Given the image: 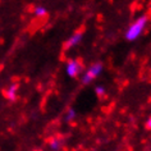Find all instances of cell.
Here are the masks:
<instances>
[{
	"instance_id": "cell-3",
	"label": "cell",
	"mask_w": 151,
	"mask_h": 151,
	"mask_svg": "<svg viewBox=\"0 0 151 151\" xmlns=\"http://www.w3.org/2000/svg\"><path fill=\"white\" fill-rule=\"evenodd\" d=\"M82 69V64L77 59H72L67 63V74L69 77H77Z\"/></svg>"
},
{
	"instance_id": "cell-1",
	"label": "cell",
	"mask_w": 151,
	"mask_h": 151,
	"mask_svg": "<svg viewBox=\"0 0 151 151\" xmlns=\"http://www.w3.org/2000/svg\"><path fill=\"white\" fill-rule=\"evenodd\" d=\"M146 23H147V17L146 16H142V17H139L138 19H136L133 23L128 27L127 32H126V39L129 40V41L136 40L139 35H141V32L143 31Z\"/></svg>"
},
{
	"instance_id": "cell-2",
	"label": "cell",
	"mask_w": 151,
	"mask_h": 151,
	"mask_svg": "<svg viewBox=\"0 0 151 151\" xmlns=\"http://www.w3.org/2000/svg\"><path fill=\"white\" fill-rule=\"evenodd\" d=\"M101 70H103V64L101 63H93L91 67L87 69V72L83 74V77L81 78V81H82V83L83 85H88V83H91V81L93 80V78H96L97 76H99L101 73Z\"/></svg>"
},
{
	"instance_id": "cell-9",
	"label": "cell",
	"mask_w": 151,
	"mask_h": 151,
	"mask_svg": "<svg viewBox=\"0 0 151 151\" xmlns=\"http://www.w3.org/2000/svg\"><path fill=\"white\" fill-rule=\"evenodd\" d=\"M95 92L97 96H103L104 95V87H101V86H97V87L95 88Z\"/></svg>"
},
{
	"instance_id": "cell-7",
	"label": "cell",
	"mask_w": 151,
	"mask_h": 151,
	"mask_svg": "<svg viewBox=\"0 0 151 151\" xmlns=\"http://www.w3.org/2000/svg\"><path fill=\"white\" fill-rule=\"evenodd\" d=\"M50 146H51L52 150H59L60 146H62V141H60V139H56V138H51Z\"/></svg>"
},
{
	"instance_id": "cell-6",
	"label": "cell",
	"mask_w": 151,
	"mask_h": 151,
	"mask_svg": "<svg viewBox=\"0 0 151 151\" xmlns=\"http://www.w3.org/2000/svg\"><path fill=\"white\" fill-rule=\"evenodd\" d=\"M36 17H45L47 14V10L44 8V6H36L35 10H33Z\"/></svg>"
},
{
	"instance_id": "cell-10",
	"label": "cell",
	"mask_w": 151,
	"mask_h": 151,
	"mask_svg": "<svg viewBox=\"0 0 151 151\" xmlns=\"http://www.w3.org/2000/svg\"><path fill=\"white\" fill-rule=\"evenodd\" d=\"M146 126H147V128H149V129H151V118L149 119V122H147Z\"/></svg>"
},
{
	"instance_id": "cell-8",
	"label": "cell",
	"mask_w": 151,
	"mask_h": 151,
	"mask_svg": "<svg viewBox=\"0 0 151 151\" xmlns=\"http://www.w3.org/2000/svg\"><path fill=\"white\" fill-rule=\"evenodd\" d=\"M76 118V111L73 110V109H69L67 113V115H65V119L67 120H72V119H74Z\"/></svg>"
},
{
	"instance_id": "cell-4",
	"label": "cell",
	"mask_w": 151,
	"mask_h": 151,
	"mask_svg": "<svg viewBox=\"0 0 151 151\" xmlns=\"http://www.w3.org/2000/svg\"><path fill=\"white\" fill-rule=\"evenodd\" d=\"M81 40H82V32L81 31L73 33L70 39L68 40L65 44H64V49H70V47L76 46V45H78V44L81 42Z\"/></svg>"
},
{
	"instance_id": "cell-5",
	"label": "cell",
	"mask_w": 151,
	"mask_h": 151,
	"mask_svg": "<svg viewBox=\"0 0 151 151\" xmlns=\"http://www.w3.org/2000/svg\"><path fill=\"white\" fill-rule=\"evenodd\" d=\"M18 87H19V85H18V83H13V85L9 86L8 90H6V97H8L10 101H14V100L17 99Z\"/></svg>"
}]
</instances>
